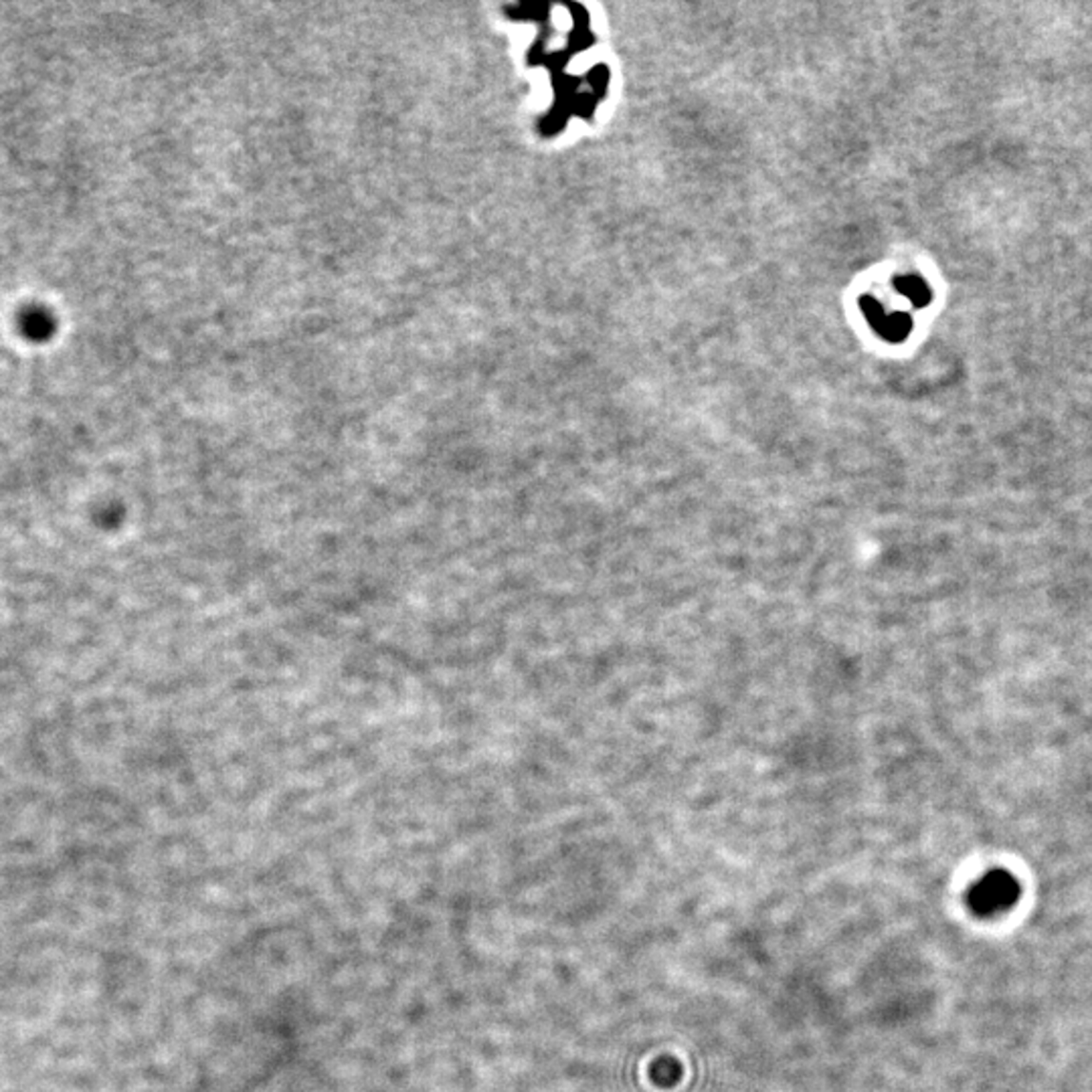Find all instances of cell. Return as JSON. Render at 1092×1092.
Segmentation results:
<instances>
[{"mask_svg":"<svg viewBox=\"0 0 1092 1092\" xmlns=\"http://www.w3.org/2000/svg\"><path fill=\"white\" fill-rule=\"evenodd\" d=\"M1018 882L1007 872H991L975 890L973 905L982 910L1005 908L1018 898Z\"/></svg>","mask_w":1092,"mask_h":1092,"instance_id":"1","label":"cell"}]
</instances>
